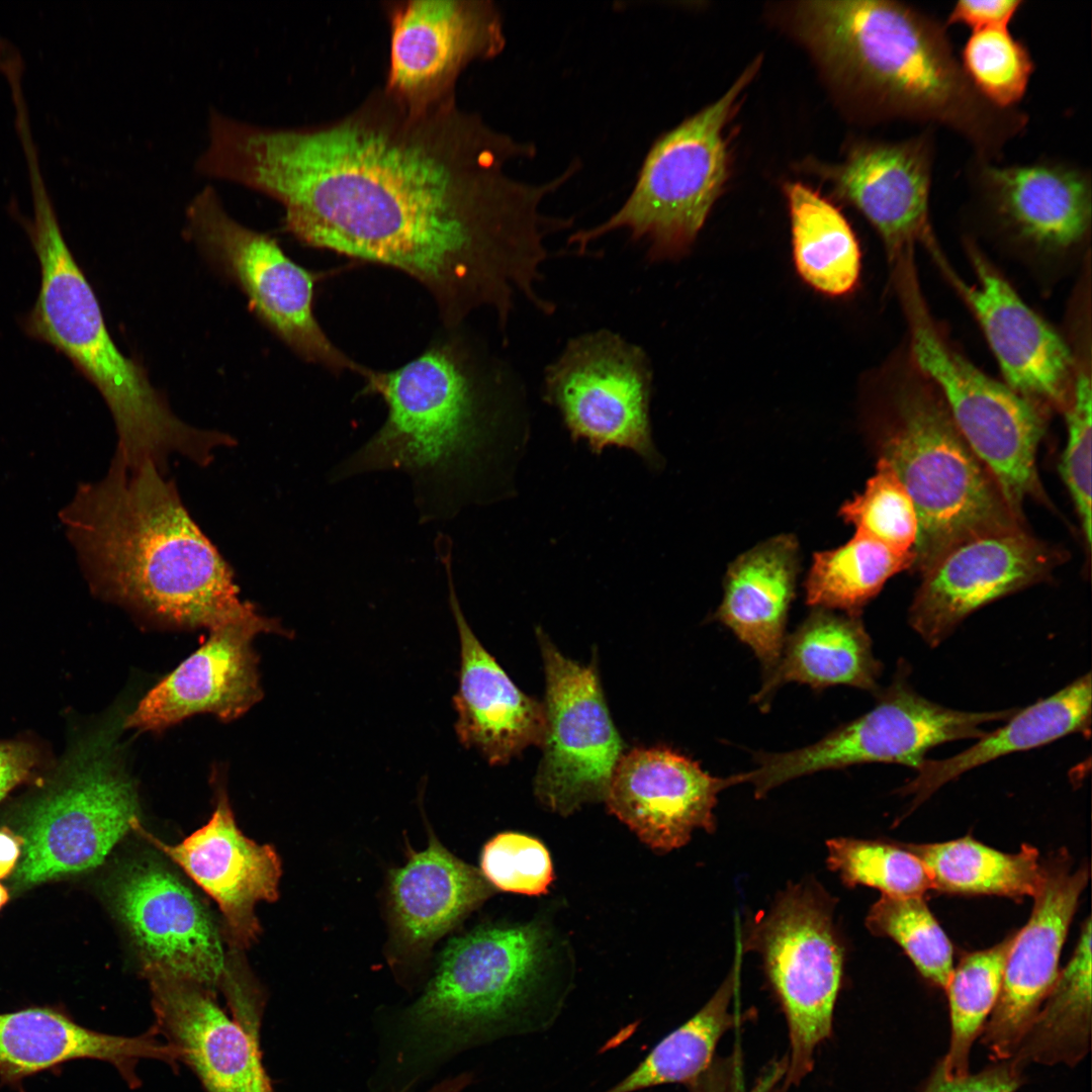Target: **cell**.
<instances>
[{
	"label": "cell",
	"instance_id": "obj_50",
	"mask_svg": "<svg viewBox=\"0 0 1092 1092\" xmlns=\"http://www.w3.org/2000/svg\"><path fill=\"white\" fill-rule=\"evenodd\" d=\"M780 1078V1073L774 1069L768 1075L764 1076L761 1081L755 1086V1089L751 1092H770L772 1083L776 1079Z\"/></svg>",
	"mask_w": 1092,
	"mask_h": 1092
},
{
	"label": "cell",
	"instance_id": "obj_17",
	"mask_svg": "<svg viewBox=\"0 0 1092 1092\" xmlns=\"http://www.w3.org/2000/svg\"><path fill=\"white\" fill-rule=\"evenodd\" d=\"M390 52L385 90L425 109L455 98L471 63L506 46L499 10L488 0H412L389 7Z\"/></svg>",
	"mask_w": 1092,
	"mask_h": 1092
},
{
	"label": "cell",
	"instance_id": "obj_27",
	"mask_svg": "<svg viewBox=\"0 0 1092 1092\" xmlns=\"http://www.w3.org/2000/svg\"><path fill=\"white\" fill-rule=\"evenodd\" d=\"M447 570L449 603L460 642L459 688L453 697L455 731L461 744L476 749L491 765H502L531 745L541 746L544 704L523 693L468 625L452 575L451 552L440 555Z\"/></svg>",
	"mask_w": 1092,
	"mask_h": 1092
},
{
	"label": "cell",
	"instance_id": "obj_38",
	"mask_svg": "<svg viewBox=\"0 0 1092 1092\" xmlns=\"http://www.w3.org/2000/svg\"><path fill=\"white\" fill-rule=\"evenodd\" d=\"M1015 932L992 947L965 954L952 969L944 988L949 1007L950 1039L946 1055L939 1062L948 1078L970 1073L971 1051L997 1001Z\"/></svg>",
	"mask_w": 1092,
	"mask_h": 1092
},
{
	"label": "cell",
	"instance_id": "obj_28",
	"mask_svg": "<svg viewBox=\"0 0 1092 1092\" xmlns=\"http://www.w3.org/2000/svg\"><path fill=\"white\" fill-rule=\"evenodd\" d=\"M91 1059L112 1065L129 1088L142 1081L138 1066L156 1060L177 1070L174 1049L154 1026L146 1032L124 1036L93 1030L66 1013L49 1007H30L0 1013V1080L7 1084L50 1070L61 1064Z\"/></svg>",
	"mask_w": 1092,
	"mask_h": 1092
},
{
	"label": "cell",
	"instance_id": "obj_36",
	"mask_svg": "<svg viewBox=\"0 0 1092 1092\" xmlns=\"http://www.w3.org/2000/svg\"><path fill=\"white\" fill-rule=\"evenodd\" d=\"M736 969L689 1020L659 1040L628 1074L603 1092H638L666 1084H691L712 1065L722 1035L734 1025L730 1010Z\"/></svg>",
	"mask_w": 1092,
	"mask_h": 1092
},
{
	"label": "cell",
	"instance_id": "obj_51",
	"mask_svg": "<svg viewBox=\"0 0 1092 1092\" xmlns=\"http://www.w3.org/2000/svg\"><path fill=\"white\" fill-rule=\"evenodd\" d=\"M692 1092H737L728 1085L722 1083H706L696 1087Z\"/></svg>",
	"mask_w": 1092,
	"mask_h": 1092
},
{
	"label": "cell",
	"instance_id": "obj_40",
	"mask_svg": "<svg viewBox=\"0 0 1092 1092\" xmlns=\"http://www.w3.org/2000/svg\"><path fill=\"white\" fill-rule=\"evenodd\" d=\"M866 926L894 940L925 980L944 990L953 969L952 945L923 897L882 895L868 912Z\"/></svg>",
	"mask_w": 1092,
	"mask_h": 1092
},
{
	"label": "cell",
	"instance_id": "obj_31",
	"mask_svg": "<svg viewBox=\"0 0 1092 1092\" xmlns=\"http://www.w3.org/2000/svg\"><path fill=\"white\" fill-rule=\"evenodd\" d=\"M1091 690L1088 672L1052 696L1016 711L1003 727L985 733L968 749L945 759H925L915 778L899 790L902 795L913 796L910 811L943 785L977 766L1069 734L1089 732Z\"/></svg>",
	"mask_w": 1092,
	"mask_h": 1092
},
{
	"label": "cell",
	"instance_id": "obj_44",
	"mask_svg": "<svg viewBox=\"0 0 1092 1092\" xmlns=\"http://www.w3.org/2000/svg\"><path fill=\"white\" fill-rule=\"evenodd\" d=\"M480 872L493 889L529 896L545 894L554 876L546 846L518 832L498 833L485 843Z\"/></svg>",
	"mask_w": 1092,
	"mask_h": 1092
},
{
	"label": "cell",
	"instance_id": "obj_52",
	"mask_svg": "<svg viewBox=\"0 0 1092 1092\" xmlns=\"http://www.w3.org/2000/svg\"><path fill=\"white\" fill-rule=\"evenodd\" d=\"M9 900V893L7 889L0 884V910L5 906Z\"/></svg>",
	"mask_w": 1092,
	"mask_h": 1092
},
{
	"label": "cell",
	"instance_id": "obj_4",
	"mask_svg": "<svg viewBox=\"0 0 1092 1092\" xmlns=\"http://www.w3.org/2000/svg\"><path fill=\"white\" fill-rule=\"evenodd\" d=\"M363 378L366 390L384 400L387 417L333 478L402 471L427 521L512 493L522 439L508 435L459 342H436L404 365L368 369Z\"/></svg>",
	"mask_w": 1092,
	"mask_h": 1092
},
{
	"label": "cell",
	"instance_id": "obj_39",
	"mask_svg": "<svg viewBox=\"0 0 1092 1092\" xmlns=\"http://www.w3.org/2000/svg\"><path fill=\"white\" fill-rule=\"evenodd\" d=\"M828 868L850 888L895 897H923L934 886L923 862L902 843L836 837L826 841Z\"/></svg>",
	"mask_w": 1092,
	"mask_h": 1092
},
{
	"label": "cell",
	"instance_id": "obj_37",
	"mask_svg": "<svg viewBox=\"0 0 1092 1092\" xmlns=\"http://www.w3.org/2000/svg\"><path fill=\"white\" fill-rule=\"evenodd\" d=\"M914 560V552H899L855 533L840 547L814 554L805 581L806 602L857 616L889 578L913 566Z\"/></svg>",
	"mask_w": 1092,
	"mask_h": 1092
},
{
	"label": "cell",
	"instance_id": "obj_29",
	"mask_svg": "<svg viewBox=\"0 0 1092 1092\" xmlns=\"http://www.w3.org/2000/svg\"><path fill=\"white\" fill-rule=\"evenodd\" d=\"M406 853V862L389 874L387 904L392 952L414 960L478 908L493 888L434 834L425 849Z\"/></svg>",
	"mask_w": 1092,
	"mask_h": 1092
},
{
	"label": "cell",
	"instance_id": "obj_35",
	"mask_svg": "<svg viewBox=\"0 0 1092 1092\" xmlns=\"http://www.w3.org/2000/svg\"><path fill=\"white\" fill-rule=\"evenodd\" d=\"M793 255L799 275L829 296H842L857 285L860 249L843 214L800 182L786 186Z\"/></svg>",
	"mask_w": 1092,
	"mask_h": 1092
},
{
	"label": "cell",
	"instance_id": "obj_47",
	"mask_svg": "<svg viewBox=\"0 0 1092 1092\" xmlns=\"http://www.w3.org/2000/svg\"><path fill=\"white\" fill-rule=\"evenodd\" d=\"M35 761L29 745L0 742V801L29 776Z\"/></svg>",
	"mask_w": 1092,
	"mask_h": 1092
},
{
	"label": "cell",
	"instance_id": "obj_48",
	"mask_svg": "<svg viewBox=\"0 0 1092 1092\" xmlns=\"http://www.w3.org/2000/svg\"><path fill=\"white\" fill-rule=\"evenodd\" d=\"M23 849L22 836L8 828H0V879L8 876L15 868Z\"/></svg>",
	"mask_w": 1092,
	"mask_h": 1092
},
{
	"label": "cell",
	"instance_id": "obj_18",
	"mask_svg": "<svg viewBox=\"0 0 1092 1092\" xmlns=\"http://www.w3.org/2000/svg\"><path fill=\"white\" fill-rule=\"evenodd\" d=\"M1061 558L1021 525L973 534L944 549L921 571L909 623L936 647L970 614L1042 580Z\"/></svg>",
	"mask_w": 1092,
	"mask_h": 1092
},
{
	"label": "cell",
	"instance_id": "obj_14",
	"mask_svg": "<svg viewBox=\"0 0 1092 1092\" xmlns=\"http://www.w3.org/2000/svg\"><path fill=\"white\" fill-rule=\"evenodd\" d=\"M650 390L644 351L610 331L569 341L544 377V397L573 441H584L595 454L627 449L656 468L661 461L651 434Z\"/></svg>",
	"mask_w": 1092,
	"mask_h": 1092
},
{
	"label": "cell",
	"instance_id": "obj_21",
	"mask_svg": "<svg viewBox=\"0 0 1092 1092\" xmlns=\"http://www.w3.org/2000/svg\"><path fill=\"white\" fill-rule=\"evenodd\" d=\"M927 248L977 317L1005 384L1041 407L1064 411L1074 369L1068 342L1020 298L971 242L967 250L976 278L971 285L953 272L936 242Z\"/></svg>",
	"mask_w": 1092,
	"mask_h": 1092
},
{
	"label": "cell",
	"instance_id": "obj_7",
	"mask_svg": "<svg viewBox=\"0 0 1092 1092\" xmlns=\"http://www.w3.org/2000/svg\"><path fill=\"white\" fill-rule=\"evenodd\" d=\"M548 946L534 923L483 926L454 937L407 1013L413 1035L445 1046L540 1029Z\"/></svg>",
	"mask_w": 1092,
	"mask_h": 1092
},
{
	"label": "cell",
	"instance_id": "obj_1",
	"mask_svg": "<svg viewBox=\"0 0 1092 1092\" xmlns=\"http://www.w3.org/2000/svg\"><path fill=\"white\" fill-rule=\"evenodd\" d=\"M535 154L455 98L414 109L383 89L322 125L233 118L213 168L219 180L280 203L285 231L300 243L411 276L455 328L480 307L507 324L518 292L544 303L536 289L544 239L564 221L541 204L567 178L510 176L512 161Z\"/></svg>",
	"mask_w": 1092,
	"mask_h": 1092
},
{
	"label": "cell",
	"instance_id": "obj_32",
	"mask_svg": "<svg viewBox=\"0 0 1092 1092\" xmlns=\"http://www.w3.org/2000/svg\"><path fill=\"white\" fill-rule=\"evenodd\" d=\"M882 666L857 616L816 609L785 640L775 667L766 673L756 703H764L790 681L825 689L844 685L876 691Z\"/></svg>",
	"mask_w": 1092,
	"mask_h": 1092
},
{
	"label": "cell",
	"instance_id": "obj_13",
	"mask_svg": "<svg viewBox=\"0 0 1092 1092\" xmlns=\"http://www.w3.org/2000/svg\"><path fill=\"white\" fill-rule=\"evenodd\" d=\"M186 221L201 250L240 286L260 320L291 350L332 372L363 375L366 368L339 350L315 318L313 274L292 261L276 239L235 219L210 184L187 204Z\"/></svg>",
	"mask_w": 1092,
	"mask_h": 1092
},
{
	"label": "cell",
	"instance_id": "obj_45",
	"mask_svg": "<svg viewBox=\"0 0 1092 1092\" xmlns=\"http://www.w3.org/2000/svg\"><path fill=\"white\" fill-rule=\"evenodd\" d=\"M1022 1070L1009 1059L997 1061L975 1074L948 1078L938 1063L921 1092H1016L1024 1082Z\"/></svg>",
	"mask_w": 1092,
	"mask_h": 1092
},
{
	"label": "cell",
	"instance_id": "obj_12",
	"mask_svg": "<svg viewBox=\"0 0 1092 1092\" xmlns=\"http://www.w3.org/2000/svg\"><path fill=\"white\" fill-rule=\"evenodd\" d=\"M876 706L819 741L787 752L759 753L756 768L739 774L761 798L771 789L813 772L869 762L898 763L918 769L926 752L943 743L981 738L986 723L1006 721L1017 710L966 712L935 704L917 694L900 669Z\"/></svg>",
	"mask_w": 1092,
	"mask_h": 1092
},
{
	"label": "cell",
	"instance_id": "obj_22",
	"mask_svg": "<svg viewBox=\"0 0 1092 1092\" xmlns=\"http://www.w3.org/2000/svg\"><path fill=\"white\" fill-rule=\"evenodd\" d=\"M154 1028L187 1066L204 1092H275L263 1064L261 1030L218 1004L216 993L160 968L144 965Z\"/></svg>",
	"mask_w": 1092,
	"mask_h": 1092
},
{
	"label": "cell",
	"instance_id": "obj_6",
	"mask_svg": "<svg viewBox=\"0 0 1092 1092\" xmlns=\"http://www.w3.org/2000/svg\"><path fill=\"white\" fill-rule=\"evenodd\" d=\"M889 386L882 455L916 509L913 566L920 572L953 543L1020 525L995 479L971 450L934 384L910 356Z\"/></svg>",
	"mask_w": 1092,
	"mask_h": 1092
},
{
	"label": "cell",
	"instance_id": "obj_34",
	"mask_svg": "<svg viewBox=\"0 0 1092 1092\" xmlns=\"http://www.w3.org/2000/svg\"><path fill=\"white\" fill-rule=\"evenodd\" d=\"M1091 918L1083 922L1069 963L1043 1001L1033 1023L1011 1058L1022 1069L1030 1064L1074 1067L1089 1051L1091 1035Z\"/></svg>",
	"mask_w": 1092,
	"mask_h": 1092
},
{
	"label": "cell",
	"instance_id": "obj_2",
	"mask_svg": "<svg viewBox=\"0 0 1092 1092\" xmlns=\"http://www.w3.org/2000/svg\"><path fill=\"white\" fill-rule=\"evenodd\" d=\"M91 590L162 623L209 630L254 614L234 571L155 464L115 453L59 512Z\"/></svg>",
	"mask_w": 1092,
	"mask_h": 1092
},
{
	"label": "cell",
	"instance_id": "obj_3",
	"mask_svg": "<svg viewBox=\"0 0 1092 1092\" xmlns=\"http://www.w3.org/2000/svg\"><path fill=\"white\" fill-rule=\"evenodd\" d=\"M785 21L831 84L864 118L941 126L974 157L999 162L1028 122L983 98L966 76L946 24L902 2L801 1Z\"/></svg>",
	"mask_w": 1092,
	"mask_h": 1092
},
{
	"label": "cell",
	"instance_id": "obj_42",
	"mask_svg": "<svg viewBox=\"0 0 1092 1092\" xmlns=\"http://www.w3.org/2000/svg\"><path fill=\"white\" fill-rule=\"evenodd\" d=\"M840 516L855 527V533L899 552H914L918 536L915 506L893 467L881 457L863 491L841 507Z\"/></svg>",
	"mask_w": 1092,
	"mask_h": 1092
},
{
	"label": "cell",
	"instance_id": "obj_8",
	"mask_svg": "<svg viewBox=\"0 0 1092 1092\" xmlns=\"http://www.w3.org/2000/svg\"><path fill=\"white\" fill-rule=\"evenodd\" d=\"M894 284L909 332V356L934 384L959 432L991 473L1015 514L1039 492L1036 450L1042 407L977 368L946 339L930 314L916 268L902 265Z\"/></svg>",
	"mask_w": 1092,
	"mask_h": 1092
},
{
	"label": "cell",
	"instance_id": "obj_19",
	"mask_svg": "<svg viewBox=\"0 0 1092 1092\" xmlns=\"http://www.w3.org/2000/svg\"><path fill=\"white\" fill-rule=\"evenodd\" d=\"M969 181L988 220L1020 246L1059 254L1076 249L1089 235L1091 176L1075 163L1041 158L1000 165L974 157Z\"/></svg>",
	"mask_w": 1092,
	"mask_h": 1092
},
{
	"label": "cell",
	"instance_id": "obj_10",
	"mask_svg": "<svg viewBox=\"0 0 1092 1092\" xmlns=\"http://www.w3.org/2000/svg\"><path fill=\"white\" fill-rule=\"evenodd\" d=\"M833 898L814 881L789 886L751 924L745 947L757 951L786 1017L790 1058L784 1087L812 1070L814 1053L832 1032L844 950Z\"/></svg>",
	"mask_w": 1092,
	"mask_h": 1092
},
{
	"label": "cell",
	"instance_id": "obj_9",
	"mask_svg": "<svg viewBox=\"0 0 1092 1092\" xmlns=\"http://www.w3.org/2000/svg\"><path fill=\"white\" fill-rule=\"evenodd\" d=\"M759 65L755 61L715 102L659 136L622 206L602 223L574 233L569 244L583 252L603 236L626 230L632 240L648 244L651 261L685 254L727 181L724 128Z\"/></svg>",
	"mask_w": 1092,
	"mask_h": 1092
},
{
	"label": "cell",
	"instance_id": "obj_49",
	"mask_svg": "<svg viewBox=\"0 0 1092 1092\" xmlns=\"http://www.w3.org/2000/svg\"><path fill=\"white\" fill-rule=\"evenodd\" d=\"M469 1082L470 1076L468 1074H460L442 1080L441 1082L432 1086L426 1092H462L469 1084Z\"/></svg>",
	"mask_w": 1092,
	"mask_h": 1092
},
{
	"label": "cell",
	"instance_id": "obj_26",
	"mask_svg": "<svg viewBox=\"0 0 1092 1092\" xmlns=\"http://www.w3.org/2000/svg\"><path fill=\"white\" fill-rule=\"evenodd\" d=\"M131 830L180 866L217 903L237 944L249 946L257 938L254 909L260 901L278 898L280 859L272 846L242 833L224 795L209 821L178 844L163 842L140 819Z\"/></svg>",
	"mask_w": 1092,
	"mask_h": 1092
},
{
	"label": "cell",
	"instance_id": "obj_16",
	"mask_svg": "<svg viewBox=\"0 0 1092 1092\" xmlns=\"http://www.w3.org/2000/svg\"><path fill=\"white\" fill-rule=\"evenodd\" d=\"M121 921L145 963L220 991L229 1008L258 995L230 969L219 933L206 909L176 876L153 860L121 869L112 887Z\"/></svg>",
	"mask_w": 1092,
	"mask_h": 1092
},
{
	"label": "cell",
	"instance_id": "obj_24",
	"mask_svg": "<svg viewBox=\"0 0 1092 1092\" xmlns=\"http://www.w3.org/2000/svg\"><path fill=\"white\" fill-rule=\"evenodd\" d=\"M259 633L289 632L258 612L211 629L204 644L140 701L123 726L156 731L197 713L224 721L242 716L262 697L251 644Z\"/></svg>",
	"mask_w": 1092,
	"mask_h": 1092
},
{
	"label": "cell",
	"instance_id": "obj_43",
	"mask_svg": "<svg viewBox=\"0 0 1092 1092\" xmlns=\"http://www.w3.org/2000/svg\"><path fill=\"white\" fill-rule=\"evenodd\" d=\"M1090 344L1073 347V382L1064 410L1068 439L1060 472L1075 504L1086 543H1091V359Z\"/></svg>",
	"mask_w": 1092,
	"mask_h": 1092
},
{
	"label": "cell",
	"instance_id": "obj_20",
	"mask_svg": "<svg viewBox=\"0 0 1092 1092\" xmlns=\"http://www.w3.org/2000/svg\"><path fill=\"white\" fill-rule=\"evenodd\" d=\"M1089 868L1073 869L1064 849L1043 859V879L1027 923L1015 932L982 1042L996 1061L1011 1059L1060 972L1059 961Z\"/></svg>",
	"mask_w": 1092,
	"mask_h": 1092
},
{
	"label": "cell",
	"instance_id": "obj_15",
	"mask_svg": "<svg viewBox=\"0 0 1092 1092\" xmlns=\"http://www.w3.org/2000/svg\"><path fill=\"white\" fill-rule=\"evenodd\" d=\"M536 636L546 681V729L534 793L546 809L567 816L605 800L624 743L596 664L583 665L564 656L541 628Z\"/></svg>",
	"mask_w": 1092,
	"mask_h": 1092
},
{
	"label": "cell",
	"instance_id": "obj_30",
	"mask_svg": "<svg viewBox=\"0 0 1092 1092\" xmlns=\"http://www.w3.org/2000/svg\"><path fill=\"white\" fill-rule=\"evenodd\" d=\"M798 571V543L780 535L740 555L726 574L716 617L753 650L766 673L782 653Z\"/></svg>",
	"mask_w": 1092,
	"mask_h": 1092
},
{
	"label": "cell",
	"instance_id": "obj_23",
	"mask_svg": "<svg viewBox=\"0 0 1092 1092\" xmlns=\"http://www.w3.org/2000/svg\"><path fill=\"white\" fill-rule=\"evenodd\" d=\"M664 746L637 747L618 760L605 797L608 810L651 849L686 845L695 830L716 828L718 794L737 785Z\"/></svg>",
	"mask_w": 1092,
	"mask_h": 1092
},
{
	"label": "cell",
	"instance_id": "obj_11",
	"mask_svg": "<svg viewBox=\"0 0 1092 1092\" xmlns=\"http://www.w3.org/2000/svg\"><path fill=\"white\" fill-rule=\"evenodd\" d=\"M64 768L25 819L16 872L21 886L99 866L139 819L136 791L116 751L113 728L81 744Z\"/></svg>",
	"mask_w": 1092,
	"mask_h": 1092
},
{
	"label": "cell",
	"instance_id": "obj_46",
	"mask_svg": "<svg viewBox=\"0 0 1092 1092\" xmlns=\"http://www.w3.org/2000/svg\"><path fill=\"white\" fill-rule=\"evenodd\" d=\"M1023 3L1022 0H962L951 8L946 23L964 24L973 31L1007 27Z\"/></svg>",
	"mask_w": 1092,
	"mask_h": 1092
},
{
	"label": "cell",
	"instance_id": "obj_41",
	"mask_svg": "<svg viewBox=\"0 0 1092 1092\" xmlns=\"http://www.w3.org/2000/svg\"><path fill=\"white\" fill-rule=\"evenodd\" d=\"M960 62L979 94L1002 109L1016 108L1035 68L1028 48L1007 27L974 30Z\"/></svg>",
	"mask_w": 1092,
	"mask_h": 1092
},
{
	"label": "cell",
	"instance_id": "obj_33",
	"mask_svg": "<svg viewBox=\"0 0 1092 1092\" xmlns=\"http://www.w3.org/2000/svg\"><path fill=\"white\" fill-rule=\"evenodd\" d=\"M925 866L934 890L957 895L1033 897L1043 879L1038 850L1023 844L1007 853L968 835L936 843H902Z\"/></svg>",
	"mask_w": 1092,
	"mask_h": 1092
},
{
	"label": "cell",
	"instance_id": "obj_25",
	"mask_svg": "<svg viewBox=\"0 0 1092 1092\" xmlns=\"http://www.w3.org/2000/svg\"><path fill=\"white\" fill-rule=\"evenodd\" d=\"M933 161L934 140L926 130L897 142H861L828 170L836 193L873 224L891 260L934 237L929 215Z\"/></svg>",
	"mask_w": 1092,
	"mask_h": 1092
},
{
	"label": "cell",
	"instance_id": "obj_5",
	"mask_svg": "<svg viewBox=\"0 0 1092 1092\" xmlns=\"http://www.w3.org/2000/svg\"><path fill=\"white\" fill-rule=\"evenodd\" d=\"M28 180L33 217L21 220L39 262L40 287L23 320L25 333L64 354L98 389L115 424L116 449L129 466L151 462L166 472L173 454L207 466L221 446V435L180 420L145 368L119 351L64 239L42 173L32 170Z\"/></svg>",
	"mask_w": 1092,
	"mask_h": 1092
}]
</instances>
